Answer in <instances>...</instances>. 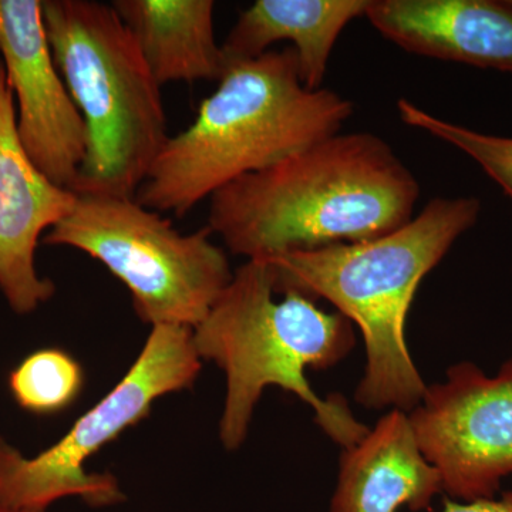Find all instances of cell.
I'll use <instances>...</instances> for the list:
<instances>
[{
    "label": "cell",
    "mask_w": 512,
    "mask_h": 512,
    "mask_svg": "<svg viewBox=\"0 0 512 512\" xmlns=\"http://www.w3.org/2000/svg\"><path fill=\"white\" fill-rule=\"evenodd\" d=\"M419 197L387 141L338 133L215 192L208 228L232 254L266 261L392 234L412 220Z\"/></svg>",
    "instance_id": "cell-1"
},
{
    "label": "cell",
    "mask_w": 512,
    "mask_h": 512,
    "mask_svg": "<svg viewBox=\"0 0 512 512\" xmlns=\"http://www.w3.org/2000/svg\"><path fill=\"white\" fill-rule=\"evenodd\" d=\"M480 211L474 197L436 198L392 234L266 259L278 295L326 299L359 328L366 365L355 397L365 409L409 413L426 393L407 348V313L424 276L476 225Z\"/></svg>",
    "instance_id": "cell-2"
},
{
    "label": "cell",
    "mask_w": 512,
    "mask_h": 512,
    "mask_svg": "<svg viewBox=\"0 0 512 512\" xmlns=\"http://www.w3.org/2000/svg\"><path fill=\"white\" fill-rule=\"evenodd\" d=\"M353 110L332 90L303 86L291 46L232 64L190 126L168 138L134 198L185 217L232 181L340 133Z\"/></svg>",
    "instance_id": "cell-3"
},
{
    "label": "cell",
    "mask_w": 512,
    "mask_h": 512,
    "mask_svg": "<svg viewBox=\"0 0 512 512\" xmlns=\"http://www.w3.org/2000/svg\"><path fill=\"white\" fill-rule=\"evenodd\" d=\"M275 275L264 259L239 266L192 340L201 360H211L227 377L220 439L228 451L247 439L252 416L266 387L278 386L311 407L316 424L340 448L369 430L343 397H320L306 370L338 365L355 348L353 323L323 311L298 292L275 299Z\"/></svg>",
    "instance_id": "cell-4"
},
{
    "label": "cell",
    "mask_w": 512,
    "mask_h": 512,
    "mask_svg": "<svg viewBox=\"0 0 512 512\" xmlns=\"http://www.w3.org/2000/svg\"><path fill=\"white\" fill-rule=\"evenodd\" d=\"M42 15L57 69L86 126L74 194L136 197L170 138L160 84L113 6L42 0Z\"/></svg>",
    "instance_id": "cell-5"
},
{
    "label": "cell",
    "mask_w": 512,
    "mask_h": 512,
    "mask_svg": "<svg viewBox=\"0 0 512 512\" xmlns=\"http://www.w3.org/2000/svg\"><path fill=\"white\" fill-rule=\"evenodd\" d=\"M211 229L183 234L136 198L77 194L73 210L46 232L50 247L79 249L127 286L151 326L200 325L234 271Z\"/></svg>",
    "instance_id": "cell-6"
},
{
    "label": "cell",
    "mask_w": 512,
    "mask_h": 512,
    "mask_svg": "<svg viewBox=\"0 0 512 512\" xmlns=\"http://www.w3.org/2000/svg\"><path fill=\"white\" fill-rule=\"evenodd\" d=\"M200 370L192 329L153 326L127 375L55 446L28 458L0 439V507L46 511L64 497L83 498L93 507L119 503L124 495L116 478L89 474L84 463L146 419L157 399L191 387Z\"/></svg>",
    "instance_id": "cell-7"
},
{
    "label": "cell",
    "mask_w": 512,
    "mask_h": 512,
    "mask_svg": "<svg viewBox=\"0 0 512 512\" xmlns=\"http://www.w3.org/2000/svg\"><path fill=\"white\" fill-rule=\"evenodd\" d=\"M407 416L451 500L500 494L512 476V359L493 376L473 362L451 366Z\"/></svg>",
    "instance_id": "cell-8"
},
{
    "label": "cell",
    "mask_w": 512,
    "mask_h": 512,
    "mask_svg": "<svg viewBox=\"0 0 512 512\" xmlns=\"http://www.w3.org/2000/svg\"><path fill=\"white\" fill-rule=\"evenodd\" d=\"M0 60L18 103L20 143L49 180L73 191L86 157V126L57 69L42 0H0Z\"/></svg>",
    "instance_id": "cell-9"
},
{
    "label": "cell",
    "mask_w": 512,
    "mask_h": 512,
    "mask_svg": "<svg viewBox=\"0 0 512 512\" xmlns=\"http://www.w3.org/2000/svg\"><path fill=\"white\" fill-rule=\"evenodd\" d=\"M76 200L36 167L20 143L15 99L0 60V291L18 315L35 312L55 295V284L37 274L36 249Z\"/></svg>",
    "instance_id": "cell-10"
},
{
    "label": "cell",
    "mask_w": 512,
    "mask_h": 512,
    "mask_svg": "<svg viewBox=\"0 0 512 512\" xmlns=\"http://www.w3.org/2000/svg\"><path fill=\"white\" fill-rule=\"evenodd\" d=\"M365 16L407 52L512 73V0H369Z\"/></svg>",
    "instance_id": "cell-11"
},
{
    "label": "cell",
    "mask_w": 512,
    "mask_h": 512,
    "mask_svg": "<svg viewBox=\"0 0 512 512\" xmlns=\"http://www.w3.org/2000/svg\"><path fill=\"white\" fill-rule=\"evenodd\" d=\"M440 493L439 473L421 454L409 416L389 410L362 439L342 448L329 512L430 510Z\"/></svg>",
    "instance_id": "cell-12"
},
{
    "label": "cell",
    "mask_w": 512,
    "mask_h": 512,
    "mask_svg": "<svg viewBox=\"0 0 512 512\" xmlns=\"http://www.w3.org/2000/svg\"><path fill=\"white\" fill-rule=\"evenodd\" d=\"M369 0H258L239 16L222 43L227 69L291 42L309 90L322 89L330 55L343 29L365 16Z\"/></svg>",
    "instance_id": "cell-13"
},
{
    "label": "cell",
    "mask_w": 512,
    "mask_h": 512,
    "mask_svg": "<svg viewBox=\"0 0 512 512\" xmlns=\"http://www.w3.org/2000/svg\"><path fill=\"white\" fill-rule=\"evenodd\" d=\"M148 69L167 83L220 82L227 72L215 37L212 0H114Z\"/></svg>",
    "instance_id": "cell-14"
},
{
    "label": "cell",
    "mask_w": 512,
    "mask_h": 512,
    "mask_svg": "<svg viewBox=\"0 0 512 512\" xmlns=\"http://www.w3.org/2000/svg\"><path fill=\"white\" fill-rule=\"evenodd\" d=\"M9 386L23 409L37 414L56 413L79 396L83 370L63 350H37L13 370Z\"/></svg>",
    "instance_id": "cell-15"
},
{
    "label": "cell",
    "mask_w": 512,
    "mask_h": 512,
    "mask_svg": "<svg viewBox=\"0 0 512 512\" xmlns=\"http://www.w3.org/2000/svg\"><path fill=\"white\" fill-rule=\"evenodd\" d=\"M400 119L466 153L512 198V138L488 136L450 121L437 119L412 101H397Z\"/></svg>",
    "instance_id": "cell-16"
},
{
    "label": "cell",
    "mask_w": 512,
    "mask_h": 512,
    "mask_svg": "<svg viewBox=\"0 0 512 512\" xmlns=\"http://www.w3.org/2000/svg\"><path fill=\"white\" fill-rule=\"evenodd\" d=\"M440 512H512V491L473 501L447 500Z\"/></svg>",
    "instance_id": "cell-17"
},
{
    "label": "cell",
    "mask_w": 512,
    "mask_h": 512,
    "mask_svg": "<svg viewBox=\"0 0 512 512\" xmlns=\"http://www.w3.org/2000/svg\"><path fill=\"white\" fill-rule=\"evenodd\" d=\"M0 512H46V511H35V510H9V508L0 507Z\"/></svg>",
    "instance_id": "cell-18"
}]
</instances>
